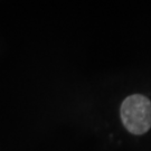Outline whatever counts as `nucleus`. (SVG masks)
Instances as JSON below:
<instances>
[{"label":"nucleus","instance_id":"f257e3e1","mask_svg":"<svg viewBox=\"0 0 151 151\" xmlns=\"http://www.w3.org/2000/svg\"><path fill=\"white\" fill-rule=\"evenodd\" d=\"M120 114L124 127L133 134H143L151 128V102L143 95L133 94L127 97Z\"/></svg>","mask_w":151,"mask_h":151}]
</instances>
